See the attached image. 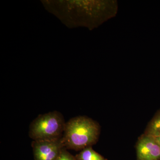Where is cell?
<instances>
[{
    "instance_id": "1",
    "label": "cell",
    "mask_w": 160,
    "mask_h": 160,
    "mask_svg": "<svg viewBox=\"0 0 160 160\" xmlns=\"http://www.w3.org/2000/svg\"><path fill=\"white\" fill-rule=\"evenodd\" d=\"M44 7L69 28L92 29L112 17L116 2L109 1H42Z\"/></svg>"
},
{
    "instance_id": "2",
    "label": "cell",
    "mask_w": 160,
    "mask_h": 160,
    "mask_svg": "<svg viewBox=\"0 0 160 160\" xmlns=\"http://www.w3.org/2000/svg\"><path fill=\"white\" fill-rule=\"evenodd\" d=\"M100 134L98 123L90 118L79 116L66 122L62 136L66 149L82 151L97 142Z\"/></svg>"
},
{
    "instance_id": "3",
    "label": "cell",
    "mask_w": 160,
    "mask_h": 160,
    "mask_svg": "<svg viewBox=\"0 0 160 160\" xmlns=\"http://www.w3.org/2000/svg\"><path fill=\"white\" fill-rule=\"evenodd\" d=\"M66 122L57 111L40 114L29 126V137L33 141L54 139L62 137Z\"/></svg>"
},
{
    "instance_id": "4",
    "label": "cell",
    "mask_w": 160,
    "mask_h": 160,
    "mask_svg": "<svg viewBox=\"0 0 160 160\" xmlns=\"http://www.w3.org/2000/svg\"><path fill=\"white\" fill-rule=\"evenodd\" d=\"M34 160H56L65 148L62 137L33 141L32 143Z\"/></svg>"
},
{
    "instance_id": "5",
    "label": "cell",
    "mask_w": 160,
    "mask_h": 160,
    "mask_svg": "<svg viewBox=\"0 0 160 160\" xmlns=\"http://www.w3.org/2000/svg\"><path fill=\"white\" fill-rule=\"evenodd\" d=\"M136 160H160V144L154 137L144 133L136 145Z\"/></svg>"
},
{
    "instance_id": "6",
    "label": "cell",
    "mask_w": 160,
    "mask_h": 160,
    "mask_svg": "<svg viewBox=\"0 0 160 160\" xmlns=\"http://www.w3.org/2000/svg\"><path fill=\"white\" fill-rule=\"evenodd\" d=\"M144 133L154 137L160 135V110L156 113L152 119L148 124Z\"/></svg>"
},
{
    "instance_id": "7",
    "label": "cell",
    "mask_w": 160,
    "mask_h": 160,
    "mask_svg": "<svg viewBox=\"0 0 160 160\" xmlns=\"http://www.w3.org/2000/svg\"><path fill=\"white\" fill-rule=\"evenodd\" d=\"M75 157L77 160H108L93 150L92 146L83 149Z\"/></svg>"
},
{
    "instance_id": "8",
    "label": "cell",
    "mask_w": 160,
    "mask_h": 160,
    "mask_svg": "<svg viewBox=\"0 0 160 160\" xmlns=\"http://www.w3.org/2000/svg\"><path fill=\"white\" fill-rule=\"evenodd\" d=\"M56 160H77L75 156L72 155L67 151V149L64 148L62 150L59 156Z\"/></svg>"
},
{
    "instance_id": "9",
    "label": "cell",
    "mask_w": 160,
    "mask_h": 160,
    "mask_svg": "<svg viewBox=\"0 0 160 160\" xmlns=\"http://www.w3.org/2000/svg\"><path fill=\"white\" fill-rule=\"evenodd\" d=\"M155 138H156V139L157 140L158 142L160 144V135H159L158 136L156 137Z\"/></svg>"
}]
</instances>
